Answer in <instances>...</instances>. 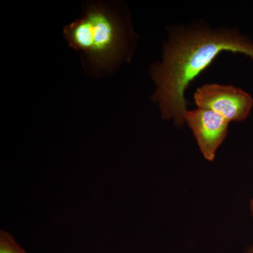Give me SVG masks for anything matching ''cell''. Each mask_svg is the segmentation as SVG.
I'll return each mask as SVG.
<instances>
[{"label": "cell", "instance_id": "6da1fadb", "mask_svg": "<svg viewBox=\"0 0 253 253\" xmlns=\"http://www.w3.org/2000/svg\"><path fill=\"white\" fill-rule=\"evenodd\" d=\"M224 51L244 54L253 60V41L239 31L193 25L172 29L163 48L161 62L152 68L156 83L153 99L163 119L177 127L185 123V92L198 77Z\"/></svg>", "mask_w": 253, "mask_h": 253}, {"label": "cell", "instance_id": "7a4b0ae2", "mask_svg": "<svg viewBox=\"0 0 253 253\" xmlns=\"http://www.w3.org/2000/svg\"><path fill=\"white\" fill-rule=\"evenodd\" d=\"M69 45L85 55L93 64L106 68L122 56L126 35L121 21L101 4L88 7L81 18L64 28Z\"/></svg>", "mask_w": 253, "mask_h": 253}, {"label": "cell", "instance_id": "3957f363", "mask_svg": "<svg viewBox=\"0 0 253 253\" xmlns=\"http://www.w3.org/2000/svg\"><path fill=\"white\" fill-rule=\"evenodd\" d=\"M199 109L211 110L230 122H243L253 107L251 94L232 85L208 84L199 87L194 94Z\"/></svg>", "mask_w": 253, "mask_h": 253}, {"label": "cell", "instance_id": "277c9868", "mask_svg": "<svg viewBox=\"0 0 253 253\" xmlns=\"http://www.w3.org/2000/svg\"><path fill=\"white\" fill-rule=\"evenodd\" d=\"M185 123L194 134L201 154L208 161H214L219 146L228 134L229 122L211 110H188Z\"/></svg>", "mask_w": 253, "mask_h": 253}, {"label": "cell", "instance_id": "5b68a950", "mask_svg": "<svg viewBox=\"0 0 253 253\" xmlns=\"http://www.w3.org/2000/svg\"><path fill=\"white\" fill-rule=\"evenodd\" d=\"M0 253H27L11 234L0 231Z\"/></svg>", "mask_w": 253, "mask_h": 253}, {"label": "cell", "instance_id": "8992f818", "mask_svg": "<svg viewBox=\"0 0 253 253\" xmlns=\"http://www.w3.org/2000/svg\"><path fill=\"white\" fill-rule=\"evenodd\" d=\"M250 208H251V214H252L253 217V197L251 201V204H250Z\"/></svg>", "mask_w": 253, "mask_h": 253}, {"label": "cell", "instance_id": "52a82bcc", "mask_svg": "<svg viewBox=\"0 0 253 253\" xmlns=\"http://www.w3.org/2000/svg\"><path fill=\"white\" fill-rule=\"evenodd\" d=\"M253 253V246H251V247L248 248L246 249V253Z\"/></svg>", "mask_w": 253, "mask_h": 253}]
</instances>
